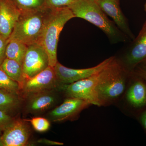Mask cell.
Returning a JSON list of instances; mask_svg holds the SVG:
<instances>
[{
  "label": "cell",
  "mask_w": 146,
  "mask_h": 146,
  "mask_svg": "<svg viewBox=\"0 0 146 146\" xmlns=\"http://www.w3.org/2000/svg\"><path fill=\"white\" fill-rule=\"evenodd\" d=\"M37 142L39 143L45 144V145H64L63 143L51 141L46 138L39 139L37 141Z\"/></svg>",
  "instance_id": "484cf974"
},
{
  "label": "cell",
  "mask_w": 146,
  "mask_h": 146,
  "mask_svg": "<svg viewBox=\"0 0 146 146\" xmlns=\"http://www.w3.org/2000/svg\"><path fill=\"white\" fill-rule=\"evenodd\" d=\"M7 39L0 36V65L6 58V49L7 45Z\"/></svg>",
  "instance_id": "cb8c5ba5"
},
{
  "label": "cell",
  "mask_w": 146,
  "mask_h": 146,
  "mask_svg": "<svg viewBox=\"0 0 146 146\" xmlns=\"http://www.w3.org/2000/svg\"><path fill=\"white\" fill-rule=\"evenodd\" d=\"M21 14L12 1L0 0V36L8 39Z\"/></svg>",
  "instance_id": "5bb4252c"
},
{
  "label": "cell",
  "mask_w": 146,
  "mask_h": 146,
  "mask_svg": "<svg viewBox=\"0 0 146 146\" xmlns=\"http://www.w3.org/2000/svg\"><path fill=\"white\" fill-rule=\"evenodd\" d=\"M49 66L48 54L40 44L35 43L28 46L22 64L25 80L34 76Z\"/></svg>",
  "instance_id": "52a82bcc"
},
{
  "label": "cell",
  "mask_w": 146,
  "mask_h": 146,
  "mask_svg": "<svg viewBox=\"0 0 146 146\" xmlns=\"http://www.w3.org/2000/svg\"><path fill=\"white\" fill-rule=\"evenodd\" d=\"M145 61L146 20L138 36L133 39V43L126 53L123 61L121 62L127 70L131 72L137 65Z\"/></svg>",
  "instance_id": "30bf717a"
},
{
  "label": "cell",
  "mask_w": 146,
  "mask_h": 146,
  "mask_svg": "<svg viewBox=\"0 0 146 146\" xmlns=\"http://www.w3.org/2000/svg\"><path fill=\"white\" fill-rule=\"evenodd\" d=\"M0 146H3L1 140V136H0Z\"/></svg>",
  "instance_id": "f1b7e54d"
},
{
  "label": "cell",
  "mask_w": 146,
  "mask_h": 146,
  "mask_svg": "<svg viewBox=\"0 0 146 146\" xmlns=\"http://www.w3.org/2000/svg\"><path fill=\"white\" fill-rule=\"evenodd\" d=\"M68 7L75 17L84 19L100 29L111 43L126 42L129 39L110 20L95 0H78Z\"/></svg>",
  "instance_id": "7a4b0ae2"
},
{
  "label": "cell",
  "mask_w": 146,
  "mask_h": 146,
  "mask_svg": "<svg viewBox=\"0 0 146 146\" xmlns=\"http://www.w3.org/2000/svg\"><path fill=\"white\" fill-rule=\"evenodd\" d=\"M56 89L34 93L25 97L26 112L32 115H39L53 107L58 99Z\"/></svg>",
  "instance_id": "7c38bea8"
},
{
  "label": "cell",
  "mask_w": 146,
  "mask_h": 146,
  "mask_svg": "<svg viewBox=\"0 0 146 146\" xmlns=\"http://www.w3.org/2000/svg\"><path fill=\"white\" fill-rule=\"evenodd\" d=\"M78 0H46V6L48 8L55 9L68 7Z\"/></svg>",
  "instance_id": "7402d4cb"
},
{
  "label": "cell",
  "mask_w": 146,
  "mask_h": 146,
  "mask_svg": "<svg viewBox=\"0 0 146 146\" xmlns=\"http://www.w3.org/2000/svg\"><path fill=\"white\" fill-rule=\"evenodd\" d=\"M100 72L70 84L58 85L56 89L62 91L68 98L85 100L91 104L98 106L95 89Z\"/></svg>",
  "instance_id": "5b68a950"
},
{
  "label": "cell",
  "mask_w": 146,
  "mask_h": 146,
  "mask_svg": "<svg viewBox=\"0 0 146 146\" xmlns=\"http://www.w3.org/2000/svg\"><path fill=\"white\" fill-rule=\"evenodd\" d=\"M129 72L115 56L100 72L95 89L98 106L110 104L123 94Z\"/></svg>",
  "instance_id": "6da1fadb"
},
{
  "label": "cell",
  "mask_w": 146,
  "mask_h": 146,
  "mask_svg": "<svg viewBox=\"0 0 146 146\" xmlns=\"http://www.w3.org/2000/svg\"><path fill=\"white\" fill-rule=\"evenodd\" d=\"M31 123L35 130L39 132H46L49 129L50 126V121L42 117H35L31 119H25Z\"/></svg>",
  "instance_id": "44dd1931"
},
{
  "label": "cell",
  "mask_w": 146,
  "mask_h": 146,
  "mask_svg": "<svg viewBox=\"0 0 146 146\" xmlns=\"http://www.w3.org/2000/svg\"><path fill=\"white\" fill-rule=\"evenodd\" d=\"M140 119H141V123L143 124V125L144 126L146 130V110L142 113Z\"/></svg>",
  "instance_id": "4316f807"
},
{
  "label": "cell",
  "mask_w": 146,
  "mask_h": 146,
  "mask_svg": "<svg viewBox=\"0 0 146 146\" xmlns=\"http://www.w3.org/2000/svg\"><path fill=\"white\" fill-rule=\"evenodd\" d=\"M114 57L108 58L95 67L85 69H74L66 68L58 61L54 69L58 85L74 83L100 72L112 61Z\"/></svg>",
  "instance_id": "8992f818"
},
{
  "label": "cell",
  "mask_w": 146,
  "mask_h": 146,
  "mask_svg": "<svg viewBox=\"0 0 146 146\" xmlns=\"http://www.w3.org/2000/svg\"><path fill=\"white\" fill-rule=\"evenodd\" d=\"M58 86L54 68L49 66L34 76L25 80L21 85V93L25 97L34 93L56 89Z\"/></svg>",
  "instance_id": "ba28073f"
},
{
  "label": "cell",
  "mask_w": 146,
  "mask_h": 146,
  "mask_svg": "<svg viewBox=\"0 0 146 146\" xmlns=\"http://www.w3.org/2000/svg\"><path fill=\"white\" fill-rule=\"evenodd\" d=\"M144 10L145 11L146 13V3H145V5H144Z\"/></svg>",
  "instance_id": "83f0119b"
},
{
  "label": "cell",
  "mask_w": 146,
  "mask_h": 146,
  "mask_svg": "<svg viewBox=\"0 0 146 146\" xmlns=\"http://www.w3.org/2000/svg\"><path fill=\"white\" fill-rule=\"evenodd\" d=\"M126 99L129 103L135 108H141L146 105V85L143 82H135L127 92Z\"/></svg>",
  "instance_id": "9a60e30c"
},
{
  "label": "cell",
  "mask_w": 146,
  "mask_h": 146,
  "mask_svg": "<svg viewBox=\"0 0 146 146\" xmlns=\"http://www.w3.org/2000/svg\"><path fill=\"white\" fill-rule=\"evenodd\" d=\"M74 17L68 7L52 9L38 43L46 52L50 67L54 68L58 62L57 46L60 32L65 24Z\"/></svg>",
  "instance_id": "277c9868"
},
{
  "label": "cell",
  "mask_w": 146,
  "mask_h": 146,
  "mask_svg": "<svg viewBox=\"0 0 146 146\" xmlns=\"http://www.w3.org/2000/svg\"><path fill=\"white\" fill-rule=\"evenodd\" d=\"M0 91L21 95L20 84L11 79L0 68Z\"/></svg>",
  "instance_id": "d6986e66"
},
{
  "label": "cell",
  "mask_w": 146,
  "mask_h": 146,
  "mask_svg": "<svg viewBox=\"0 0 146 146\" xmlns=\"http://www.w3.org/2000/svg\"><path fill=\"white\" fill-rule=\"evenodd\" d=\"M102 10L112 18L118 28L129 39H135L128 22L120 6V0H95Z\"/></svg>",
  "instance_id": "4fadbf2b"
},
{
  "label": "cell",
  "mask_w": 146,
  "mask_h": 146,
  "mask_svg": "<svg viewBox=\"0 0 146 146\" xmlns=\"http://www.w3.org/2000/svg\"><path fill=\"white\" fill-rule=\"evenodd\" d=\"M52 10L45 7L21 13L7 41L18 40L28 46L38 43Z\"/></svg>",
  "instance_id": "3957f363"
},
{
  "label": "cell",
  "mask_w": 146,
  "mask_h": 146,
  "mask_svg": "<svg viewBox=\"0 0 146 146\" xmlns=\"http://www.w3.org/2000/svg\"><path fill=\"white\" fill-rule=\"evenodd\" d=\"M0 68L10 78L18 82L21 87L25 80L22 65L16 60L6 58Z\"/></svg>",
  "instance_id": "2e32d148"
},
{
  "label": "cell",
  "mask_w": 146,
  "mask_h": 146,
  "mask_svg": "<svg viewBox=\"0 0 146 146\" xmlns=\"http://www.w3.org/2000/svg\"><path fill=\"white\" fill-rule=\"evenodd\" d=\"M7 42L6 57L16 60L22 66L28 46L16 40L13 39Z\"/></svg>",
  "instance_id": "ac0fdd59"
},
{
  "label": "cell",
  "mask_w": 146,
  "mask_h": 146,
  "mask_svg": "<svg viewBox=\"0 0 146 146\" xmlns=\"http://www.w3.org/2000/svg\"><path fill=\"white\" fill-rule=\"evenodd\" d=\"M22 104L21 95L0 91V110L11 114L19 109Z\"/></svg>",
  "instance_id": "e0dca14e"
},
{
  "label": "cell",
  "mask_w": 146,
  "mask_h": 146,
  "mask_svg": "<svg viewBox=\"0 0 146 146\" xmlns=\"http://www.w3.org/2000/svg\"><path fill=\"white\" fill-rule=\"evenodd\" d=\"M131 72L144 80L146 82V66L144 64H139Z\"/></svg>",
  "instance_id": "d4e9b609"
},
{
  "label": "cell",
  "mask_w": 146,
  "mask_h": 146,
  "mask_svg": "<svg viewBox=\"0 0 146 146\" xmlns=\"http://www.w3.org/2000/svg\"><path fill=\"white\" fill-rule=\"evenodd\" d=\"M91 104L85 100L68 98L62 104L48 113V118L54 122H60L74 119Z\"/></svg>",
  "instance_id": "8fae6325"
},
{
  "label": "cell",
  "mask_w": 146,
  "mask_h": 146,
  "mask_svg": "<svg viewBox=\"0 0 146 146\" xmlns=\"http://www.w3.org/2000/svg\"><path fill=\"white\" fill-rule=\"evenodd\" d=\"M31 130L25 119H14L1 136L3 146H25L28 143Z\"/></svg>",
  "instance_id": "9c48e42d"
},
{
  "label": "cell",
  "mask_w": 146,
  "mask_h": 146,
  "mask_svg": "<svg viewBox=\"0 0 146 146\" xmlns=\"http://www.w3.org/2000/svg\"><path fill=\"white\" fill-rule=\"evenodd\" d=\"M141 64H144V65H146V61H145V62H144V63H141Z\"/></svg>",
  "instance_id": "f546056e"
},
{
  "label": "cell",
  "mask_w": 146,
  "mask_h": 146,
  "mask_svg": "<svg viewBox=\"0 0 146 146\" xmlns=\"http://www.w3.org/2000/svg\"><path fill=\"white\" fill-rule=\"evenodd\" d=\"M13 2L21 13L46 7V0H13Z\"/></svg>",
  "instance_id": "ffe728a7"
},
{
  "label": "cell",
  "mask_w": 146,
  "mask_h": 146,
  "mask_svg": "<svg viewBox=\"0 0 146 146\" xmlns=\"http://www.w3.org/2000/svg\"><path fill=\"white\" fill-rule=\"evenodd\" d=\"M14 119L11 114L0 110V136Z\"/></svg>",
  "instance_id": "603a6c76"
}]
</instances>
